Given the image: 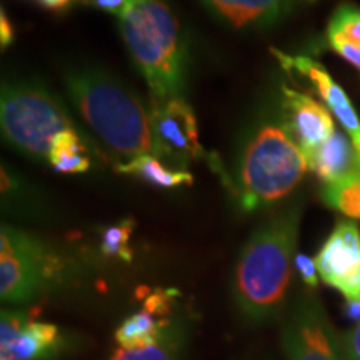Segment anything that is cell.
Returning a JSON list of instances; mask_svg holds the SVG:
<instances>
[{
  "label": "cell",
  "mask_w": 360,
  "mask_h": 360,
  "mask_svg": "<svg viewBox=\"0 0 360 360\" xmlns=\"http://www.w3.org/2000/svg\"><path fill=\"white\" fill-rule=\"evenodd\" d=\"M302 205L292 204L265 220L242 249L233 272V300L242 317L264 323L285 302L295 259Z\"/></svg>",
  "instance_id": "1"
},
{
  "label": "cell",
  "mask_w": 360,
  "mask_h": 360,
  "mask_svg": "<svg viewBox=\"0 0 360 360\" xmlns=\"http://www.w3.org/2000/svg\"><path fill=\"white\" fill-rule=\"evenodd\" d=\"M64 82L75 109L112 150L130 160L141 155L169 160L150 110L114 75L97 67H74L64 74Z\"/></svg>",
  "instance_id": "2"
},
{
  "label": "cell",
  "mask_w": 360,
  "mask_h": 360,
  "mask_svg": "<svg viewBox=\"0 0 360 360\" xmlns=\"http://www.w3.org/2000/svg\"><path fill=\"white\" fill-rule=\"evenodd\" d=\"M305 152L290 134L282 110L254 119L237 147L232 192L247 212L285 199L307 172Z\"/></svg>",
  "instance_id": "3"
},
{
  "label": "cell",
  "mask_w": 360,
  "mask_h": 360,
  "mask_svg": "<svg viewBox=\"0 0 360 360\" xmlns=\"http://www.w3.org/2000/svg\"><path fill=\"white\" fill-rule=\"evenodd\" d=\"M119 27L154 102L182 98L187 82V45L165 0H129Z\"/></svg>",
  "instance_id": "4"
},
{
  "label": "cell",
  "mask_w": 360,
  "mask_h": 360,
  "mask_svg": "<svg viewBox=\"0 0 360 360\" xmlns=\"http://www.w3.org/2000/svg\"><path fill=\"white\" fill-rule=\"evenodd\" d=\"M0 124L7 142L35 159H49L53 141L74 120L56 94L35 80H7L2 85Z\"/></svg>",
  "instance_id": "5"
},
{
  "label": "cell",
  "mask_w": 360,
  "mask_h": 360,
  "mask_svg": "<svg viewBox=\"0 0 360 360\" xmlns=\"http://www.w3.org/2000/svg\"><path fill=\"white\" fill-rule=\"evenodd\" d=\"M64 262L42 240L11 225L0 231V297L25 304L62 281Z\"/></svg>",
  "instance_id": "6"
},
{
  "label": "cell",
  "mask_w": 360,
  "mask_h": 360,
  "mask_svg": "<svg viewBox=\"0 0 360 360\" xmlns=\"http://www.w3.org/2000/svg\"><path fill=\"white\" fill-rule=\"evenodd\" d=\"M281 337L287 360H349L344 342L312 294L295 300L283 319Z\"/></svg>",
  "instance_id": "7"
},
{
  "label": "cell",
  "mask_w": 360,
  "mask_h": 360,
  "mask_svg": "<svg viewBox=\"0 0 360 360\" xmlns=\"http://www.w3.org/2000/svg\"><path fill=\"white\" fill-rule=\"evenodd\" d=\"M314 260L323 283L347 300H360V227L355 220H339Z\"/></svg>",
  "instance_id": "8"
},
{
  "label": "cell",
  "mask_w": 360,
  "mask_h": 360,
  "mask_svg": "<svg viewBox=\"0 0 360 360\" xmlns=\"http://www.w3.org/2000/svg\"><path fill=\"white\" fill-rule=\"evenodd\" d=\"M150 115L157 139L172 164L186 165L188 160L207 159L199 142L195 115L184 98L152 102Z\"/></svg>",
  "instance_id": "9"
},
{
  "label": "cell",
  "mask_w": 360,
  "mask_h": 360,
  "mask_svg": "<svg viewBox=\"0 0 360 360\" xmlns=\"http://www.w3.org/2000/svg\"><path fill=\"white\" fill-rule=\"evenodd\" d=\"M281 110L287 127L305 155L326 143L335 134L330 110L307 94L282 87Z\"/></svg>",
  "instance_id": "10"
},
{
  "label": "cell",
  "mask_w": 360,
  "mask_h": 360,
  "mask_svg": "<svg viewBox=\"0 0 360 360\" xmlns=\"http://www.w3.org/2000/svg\"><path fill=\"white\" fill-rule=\"evenodd\" d=\"M282 62L285 69L295 70L297 74L302 75L304 79L309 80L322 102L328 107V110L334 114L344 129L347 130L350 135L355 150L360 154V120L357 117V112L354 110L352 103H350L347 94L342 90L339 84L330 77V74L319 64V62L312 60L309 57H290L285 53H281L278 51H272Z\"/></svg>",
  "instance_id": "11"
},
{
  "label": "cell",
  "mask_w": 360,
  "mask_h": 360,
  "mask_svg": "<svg viewBox=\"0 0 360 360\" xmlns=\"http://www.w3.org/2000/svg\"><path fill=\"white\" fill-rule=\"evenodd\" d=\"M202 4L233 29H265L285 19L295 0H202Z\"/></svg>",
  "instance_id": "12"
},
{
  "label": "cell",
  "mask_w": 360,
  "mask_h": 360,
  "mask_svg": "<svg viewBox=\"0 0 360 360\" xmlns=\"http://www.w3.org/2000/svg\"><path fill=\"white\" fill-rule=\"evenodd\" d=\"M65 342L60 328L47 322L29 321L15 340L0 350L2 360H51L62 352Z\"/></svg>",
  "instance_id": "13"
},
{
  "label": "cell",
  "mask_w": 360,
  "mask_h": 360,
  "mask_svg": "<svg viewBox=\"0 0 360 360\" xmlns=\"http://www.w3.org/2000/svg\"><path fill=\"white\" fill-rule=\"evenodd\" d=\"M307 162L309 169L314 170L317 177L326 184L359 172L357 150H355L352 141H349L344 134L337 132V130L326 143L309 152Z\"/></svg>",
  "instance_id": "14"
},
{
  "label": "cell",
  "mask_w": 360,
  "mask_h": 360,
  "mask_svg": "<svg viewBox=\"0 0 360 360\" xmlns=\"http://www.w3.org/2000/svg\"><path fill=\"white\" fill-rule=\"evenodd\" d=\"M327 42L360 70V7L347 2L337 7L327 27Z\"/></svg>",
  "instance_id": "15"
},
{
  "label": "cell",
  "mask_w": 360,
  "mask_h": 360,
  "mask_svg": "<svg viewBox=\"0 0 360 360\" xmlns=\"http://www.w3.org/2000/svg\"><path fill=\"white\" fill-rule=\"evenodd\" d=\"M188 347V327L184 322H169L155 344L141 349L119 347L109 360H184Z\"/></svg>",
  "instance_id": "16"
},
{
  "label": "cell",
  "mask_w": 360,
  "mask_h": 360,
  "mask_svg": "<svg viewBox=\"0 0 360 360\" xmlns=\"http://www.w3.org/2000/svg\"><path fill=\"white\" fill-rule=\"evenodd\" d=\"M167 321H157L148 310L130 315L115 330V342L124 349H141L155 344L164 334Z\"/></svg>",
  "instance_id": "17"
},
{
  "label": "cell",
  "mask_w": 360,
  "mask_h": 360,
  "mask_svg": "<svg viewBox=\"0 0 360 360\" xmlns=\"http://www.w3.org/2000/svg\"><path fill=\"white\" fill-rule=\"evenodd\" d=\"M49 162L53 169L62 174L87 172L90 159L87 147L84 146L77 130H65L57 135L49 154Z\"/></svg>",
  "instance_id": "18"
},
{
  "label": "cell",
  "mask_w": 360,
  "mask_h": 360,
  "mask_svg": "<svg viewBox=\"0 0 360 360\" xmlns=\"http://www.w3.org/2000/svg\"><path fill=\"white\" fill-rule=\"evenodd\" d=\"M117 170L122 174L141 177L142 180H147V182L159 187H177L182 186V184L193 182V177L186 170L167 169L152 155L135 157V159L125 162V164H120Z\"/></svg>",
  "instance_id": "19"
},
{
  "label": "cell",
  "mask_w": 360,
  "mask_h": 360,
  "mask_svg": "<svg viewBox=\"0 0 360 360\" xmlns=\"http://www.w3.org/2000/svg\"><path fill=\"white\" fill-rule=\"evenodd\" d=\"M322 199L330 209L350 220H360V172L326 184Z\"/></svg>",
  "instance_id": "20"
},
{
  "label": "cell",
  "mask_w": 360,
  "mask_h": 360,
  "mask_svg": "<svg viewBox=\"0 0 360 360\" xmlns=\"http://www.w3.org/2000/svg\"><path fill=\"white\" fill-rule=\"evenodd\" d=\"M134 220H122V222L110 225L102 231L101 250L107 257H119L122 260L132 259V252L129 249V240L134 231Z\"/></svg>",
  "instance_id": "21"
},
{
  "label": "cell",
  "mask_w": 360,
  "mask_h": 360,
  "mask_svg": "<svg viewBox=\"0 0 360 360\" xmlns=\"http://www.w3.org/2000/svg\"><path fill=\"white\" fill-rule=\"evenodd\" d=\"M29 319L20 310H4L2 321H0V350L8 347L15 337L20 334L22 328L27 326Z\"/></svg>",
  "instance_id": "22"
},
{
  "label": "cell",
  "mask_w": 360,
  "mask_h": 360,
  "mask_svg": "<svg viewBox=\"0 0 360 360\" xmlns=\"http://www.w3.org/2000/svg\"><path fill=\"white\" fill-rule=\"evenodd\" d=\"M294 265L297 272H299L300 277H302L305 285L310 287V289H317L319 270H317V265H315V260L310 259L309 255L305 254H295Z\"/></svg>",
  "instance_id": "23"
},
{
  "label": "cell",
  "mask_w": 360,
  "mask_h": 360,
  "mask_svg": "<svg viewBox=\"0 0 360 360\" xmlns=\"http://www.w3.org/2000/svg\"><path fill=\"white\" fill-rule=\"evenodd\" d=\"M344 349L345 354H347L349 360H360V322L357 323V327H354L352 330H349L345 334L344 339Z\"/></svg>",
  "instance_id": "24"
},
{
  "label": "cell",
  "mask_w": 360,
  "mask_h": 360,
  "mask_svg": "<svg viewBox=\"0 0 360 360\" xmlns=\"http://www.w3.org/2000/svg\"><path fill=\"white\" fill-rule=\"evenodd\" d=\"M129 0H92V6L101 8V11L110 12L114 15L120 17L122 15L124 8L127 7Z\"/></svg>",
  "instance_id": "25"
},
{
  "label": "cell",
  "mask_w": 360,
  "mask_h": 360,
  "mask_svg": "<svg viewBox=\"0 0 360 360\" xmlns=\"http://www.w3.org/2000/svg\"><path fill=\"white\" fill-rule=\"evenodd\" d=\"M13 39V29L11 20L7 19L6 12H0V42H2V47H7L11 45Z\"/></svg>",
  "instance_id": "26"
},
{
  "label": "cell",
  "mask_w": 360,
  "mask_h": 360,
  "mask_svg": "<svg viewBox=\"0 0 360 360\" xmlns=\"http://www.w3.org/2000/svg\"><path fill=\"white\" fill-rule=\"evenodd\" d=\"M344 314L350 321L360 322V300H347L344 307Z\"/></svg>",
  "instance_id": "27"
},
{
  "label": "cell",
  "mask_w": 360,
  "mask_h": 360,
  "mask_svg": "<svg viewBox=\"0 0 360 360\" xmlns=\"http://www.w3.org/2000/svg\"><path fill=\"white\" fill-rule=\"evenodd\" d=\"M44 7L52 8V11H62V8H67L72 6L74 0H40Z\"/></svg>",
  "instance_id": "28"
},
{
  "label": "cell",
  "mask_w": 360,
  "mask_h": 360,
  "mask_svg": "<svg viewBox=\"0 0 360 360\" xmlns=\"http://www.w3.org/2000/svg\"><path fill=\"white\" fill-rule=\"evenodd\" d=\"M357 169H359V172H360V154L357 152Z\"/></svg>",
  "instance_id": "29"
}]
</instances>
